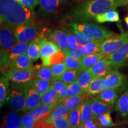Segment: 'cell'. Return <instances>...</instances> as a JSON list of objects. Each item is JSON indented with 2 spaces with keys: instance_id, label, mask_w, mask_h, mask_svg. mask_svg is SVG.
<instances>
[{
  "instance_id": "6da1fadb",
  "label": "cell",
  "mask_w": 128,
  "mask_h": 128,
  "mask_svg": "<svg viewBox=\"0 0 128 128\" xmlns=\"http://www.w3.org/2000/svg\"><path fill=\"white\" fill-rule=\"evenodd\" d=\"M34 20L33 10L26 8L16 0H0L1 26L15 28L32 23Z\"/></svg>"
},
{
  "instance_id": "7a4b0ae2",
  "label": "cell",
  "mask_w": 128,
  "mask_h": 128,
  "mask_svg": "<svg viewBox=\"0 0 128 128\" xmlns=\"http://www.w3.org/2000/svg\"><path fill=\"white\" fill-rule=\"evenodd\" d=\"M124 6L119 0H89L75 12L73 20L83 22L94 19L99 14Z\"/></svg>"
},
{
  "instance_id": "3957f363",
  "label": "cell",
  "mask_w": 128,
  "mask_h": 128,
  "mask_svg": "<svg viewBox=\"0 0 128 128\" xmlns=\"http://www.w3.org/2000/svg\"><path fill=\"white\" fill-rule=\"evenodd\" d=\"M70 26L88 35L94 40L103 41L113 35L110 30L94 24L71 23Z\"/></svg>"
},
{
  "instance_id": "277c9868",
  "label": "cell",
  "mask_w": 128,
  "mask_h": 128,
  "mask_svg": "<svg viewBox=\"0 0 128 128\" xmlns=\"http://www.w3.org/2000/svg\"><path fill=\"white\" fill-rule=\"evenodd\" d=\"M39 68V66H33L25 70H7L3 72V75L14 84L26 86L36 78Z\"/></svg>"
},
{
  "instance_id": "5b68a950",
  "label": "cell",
  "mask_w": 128,
  "mask_h": 128,
  "mask_svg": "<svg viewBox=\"0 0 128 128\" xmlns=\"http://www.w3.org/2000/svg\"><path fill=\"white\" fill-rule=\"evenodd\" d=\"M25 87L26 86L14 84L10 90V103L14 112L26 111Z\"/></svg>"
},
{
  "instance_id": "8992f818",
  "label": "cell",
  "mask_w": 128,
  "mask_h": 128,
  "mask_svg": "<svg viewBox=\"0 0 128 128\" xmlns=\"http://www.w3.org/2000/svg\"><path fill=\"white\" fill-rule=\"evenodd\" d=\"M45 31H42L39 27L32 23L21 25L14 28V33L17 43L31 42Z\"/></svg>"
},
{
  "instance_id": "52a82bcc",
  "label": "cell",
  "mask_w": 128,
  "mask_h": 128,
  "mask_svg": "<svg viewBox=\"0 0 128 128\" xmlns=\"http://www.w3.org/2000/svg\"><path fill=\"white\" fill-rule=\"evenodd\" d=\"M127 43H128V33L112 36L102 41L100 52L103 53L105 57L107 58Z\"/></svg>"
},
{
  "instance_id": "ba28073f",
  "label": "cell",
  "mask_w": 128,
  "mask_h": 128,
  "mask_svg": "<svg viewBox=\"0 0 128 128\" xmlns=\"http://www.w3.org/2000/svg\"><path fill=\"white\" fill-rule=\"evenodd\" d=\"M38 42L40 46V59L43 65L50 66L49 60L50 56L56 52L61 50V49L55 42L48 40L47 37Z\"/></svg>"
},
{
  "instance_id": "9c48e42d",
  "label": "cell",
  "mask_w": 128,
  "mask_h": 128,
  "mask_svg": "<svg viewBox=\"0 0 128 128\" xmlns=\"http://www.w3.org/2000/svg\"><path fill=\"white\" fill-rule=\"evenodd\" d=\"M17 44V42L14 33V28L1 26L0 44L1 50L9 53Z\"/></svg>"
},
{
  "instance_id": "30bf717a",
  "label": "cell",
  "mask_w": 128,
  "mask_h": 128,
  "mask_svg": "<svg viewBox=\"0 0 128 128\" xmlns=\"http://www.w3.org/2000/svg\"><path fill=\"white\" fill-rule=\"evenodd\" d=\"M107 58L111 60L114 70H118L128 65V43Z\"/></svg>"
},
{
  "instance_id": "8fae6325",
  "label": "cell",
  "mask_w": 128,
  "mask_h": 128,
  "mask_svg": "<svg viewBox=\"0 0 128 128\" xmlns=\"http://www.w3.org/2000/svg\"><path fill=\"white\" fill-rule=\"evenodd\" d=\"M25 94L26 111L33 109L42 103V97L36 90L33 81L26 85Z\"/></svg>"
},
{
  "instance_id": "7c38bea8",
  "label": "cell",
  "mask_w": 128,
  "mask_h": 128,
  "mask_svg": "<svg viewBox=\"0 0 128 128\" xmlns=\"http://www.w3.org/2000/svg\"><path fill=\"white\" fill-rule=\"evenodd\" d=\"M48 39L55 42L65 54H68L69 46L67 41V35L64 29L50 30L48 33Z\"/></svg>"
},
{
  "instance_id": "4fadbf2b",
  "label": "cell",
  "mask_w": 128,
  "mask_h": 128,
  "mask_svg": "<svg viewBox=\"0 0 128 128\" xmlns=\"http://www.w3.org/2000/svg\"><path fill=\"white\" fill-rule=\"evenodd\" d=\"M113 65L111 60L108 58H104L103 59L96 64L88 70L95 78H103L108 72L113 70Z\"/></svg>"
},
{
  "instance_id": "5bb4252c",
  "label": "cell",
  "mask_w": 128,
  "mask_h": 128,
  "mask_svg": "<svg viewBox=\"0 0 128 128\" xmlns=\"http://www.w3.org/2000/svg\"><path fill=\"white\" fill-rule=\"evenodd\" d=\"M124 82V76L117 70H112L104 77L106 88L116 89L122 86Z\"/></svg>"
},
{
  "instance_id": "9a60e30c",
  "label": "cell",
  "mask_w": 128,
  "mask_h": 128,
  "mask_svg": "<svg viewBox=\"0 0 128 128\" xmlns=\"http://www.w3.org/2000/svg\"><path fill=\"white\" fill-rule=\"evenodd\" d=\"M56 106H48L40 104L33 109L29 110L28 113L36 121L47 119L50 116Z\"/></svg>"
},
{
  "instance_id": "2e32d148",
  "label": "cell",
  "mask_w": 128,
  "mask_h": 128,
  "mask_svg": "<svg viewBox=\"0 0 128 128\" xmlns=\"http://www.w3.org/2000/svg\"><path fill=\"white\" fill-rule=\"evenodd\" d=\"M60 0H39V12L41 15L47 17L56 12Z\"/></svg>"
},
{
  "instance_id": "e0dca14e",
  "label": "cell",
  "mask_w": 128,
  "mask_h": 128,
  "mask_svg": "<svg viewBox=\"0 0 128 128\" xmlns=\"http://www.w3.org/2000/svg\"><path fill=\"white\" fill-rule=\"evenodd\" d=\"M21 117L17 112H10L3 117L1 128H20L22 127Z\"/></svg>"
},
{
  "instance_id": "ac0fdd59",
  "label": "cell",
  "mask_w": 128,
  "mask_h": 128,
  "mask_svg": "<svg viewBox=\"0 0 128 128\" xmlns=\"http://www.w3.org/2000/svg\"><path fill=\"white\" fill-rule=\"evenodd\" d=\"M33 66V61L26 54L12 60L8 70H25Z\"/></svg>"
},
{
  "instance_id": "d6986e66",
  "label": "cell",
  "mask_w": 128,
  "mask_h": 128,
  "mask_svg": "<svg viewBox=\"0 0 128 128\" xmlns=\"http://www.w3.org/2000/svg\"><path fill=\"white\" fill-rule=\"evenodd\" d=\"M90 99L94 118H97L100 115L110 110L112 106L104 103L98 98L94 97H92Z\"/></svg>"
},
{
  "instance_id": "ffe728a7",
  "label": "cell",
  "mask_w": 128,
  "mask_h": 128,
  "mask_svg": "<svg viewBox=\"0 0 128 128\" xmlns=\"http://www.w3.org/2000/svg\"><path fill=\"white\" fill-rule=\"evenodd\" d=\"M87 97V93L82 95L72 96L65 98L62 103L66 106L69 112H70L82 104Z\"/></svg>"
},
{
  "instance_id": "44dd1931",
  "label": "cell",
  "mask_w": 128,
  "mask_h": 128,
  "mask_svg": "<svg viewBox=\"0 0 128 128\" xmlns=\"http://www.w3.org/2000/svg\"><path fill=\"white\" fill-rule=\"evenodd\" d=\"M104 58H106L104 55L101 52L90 54V55H85L84 57L81 59L82 70L84 71V70L89 69L94 66L99 60L103 59Z\"/></svg>"
},
{
  "instance_id": "7402d4cb",
  "label": "cell",
  "mask_w": 128,
  "mask_h": 128,
  "mask_svg": "<svg viewBox=\"0 0 128 128\" xmlns=\"http://www.w3.org/2000/svg\"><path fill=\"white\" fill-rule=\"evenodd\" d=\"M118 94L116 89L106 88L98 94L96 98L104 103L113 106L116 102Z\"/></svg>"
},
{
  "instance_id": "603a6c76",
  "label": "cell",
  "mask_w": 128,
  "mask_h": 128,
  "mask_svg": "<svg viewBox=\"0 0 128 128\" xmlns=\"http://www.w3.org/2000/svg\"><path fill=\"white\" fill-rule=\"evenodd\" d=\"M68 116L69 111L66 106L61 102L56 106L50 116L46 119L49 122L52 123L57 119H68Z\"/></svg>"
},
{
  "instance_id": "cb8c5ba5",
  "label": "cell",
  "mask_w": 128,
  "mask_h": 128,
  "mask_svg": "<svg viewBox=\"0 0 128 128\" xmlns=\"http://www.w3.org/2000/svg\"><path fill=\"white\" fill-rule=\"evenodd\" d=\"M105 89L104 77L94 78L90 84L86 93L89 96L97 95Z\"/></svg>"
},
{
  "instance_id": "d4e9b609",
  "label": "cell",
  "mask_w": 128,
  "mask_h": 128,
  "mask_svg": "<svg viewBox=\"0 0 128 128\" xmlns=\"http://www.w3.org/2000/svg\"><path fill=\"white\" fill-rule=\"evenodd\" d=\"M58 96L53 85L42 97V103L48 106H56L60 104Z\"/></svg>"
},
{
  "instance_id": "484cf974",
  "label": "cell",
  "mask_w": 128,
  "mask_h": 128,
  "mask_svg": "<svg viewBox=\"0 0 128 128\" xmlns=\"http://www.w3.org/2000/svg\"><path fill=\"white\" fill-rule=\"evenodd\" d=\"M94 118L92 113L91 99L87 97L81 106V127L85 122Z\"/></svg>"
},
{
  "instance_id": "4316f807",
  "label": "cell",
  "mask_w": 128,
  "mask_h": 128,
  "mask_svg": "<svg viewBox=\"0 0 128 128\" xmlns=\"http://www.w3.org/2000/svg\"><path fill=\"white\" fill-rule=\"evenodd\" d=\"M94 20L98 23H103L106 22L112 23L119 22L120 17L119 12L114 10H112L97 16L94 18Z\"/></svg>"
},
{
  "instance_id": "83f0119b",
  "label": "cell",
  "mask_w": 128,
  "mask_h": 128,
  "mask_svg": "<svg viewBox=\"0 0 128 128\" xmlns=\"http://www.w3.org/2000/svg\"><path fill=\"white\" fill-rule=\"evenodd\" d=\"M116 110L122 116H128V90L124 92L117 101Z\"/></svg>"
},
{
  "instance_id": "f1b7e54d",
  "label": "cell",
  "mask_w": 128,
  "mask_h": 128,
  "mask_svg": "<svg viewBox=\"0 0 128 128\" xmlns=\"http://www.w3.org/2000/svg\"><path fill=\"white\" fill-rule=\"evenodd\" d=\"M94 78L95 77L91 73V72L88 70H86L82 72L76 81L79 84L80 87L86 92L91 82Z\"/></svg>"
},
{
  "instance_id": "f546056e",
  "label": "cell",
  "mask_w": 128,
  "mask_h": 128,
  "mask_svg": "<svg viewBox=\"0 0 128 128\" xmlns=\"http://www.w3.org/2000/svg\"><path fill=\"white\" fill-rule=\"evenodd\" d=\"M81 106L69 112L68 120L71 128H81Z\"/></svg>"
},
{
  "instance_id": "4dcf8cb0",
  "label": "cell",
  "mask_w": 128,
  "mask_h": 128,
  "mask_svg": "<svg viewBox=\"0 0 128 128\" xmlns=\"http://www.w3.org/2000/svg\"><path fill=\"white\" fill-rule=\"evenodd\" d=\"M29 44L24 42L17 43L8 53L11 60H12L19 56L27 54Z\"/></svg>"
},
{
  "instance_id": "1f68e13d",
  "label": "cell",
  "mask_w": 128,
  "mask_h": 128,
  "mask_svg": "<svg viewBox=\"0 0 128 128\" xmlns=\"http://www.w3.org/2000/svg\"><path fill=\"white\" fill-rule=\"evenodd\" d=\"M27 55L33 62L36 61L40 58V46L38 42L34 40L30 42Z\"/></svg>"
},
{
  "instance_id": "d6a6232c",
  "label": "cell",
  "mask_w": 128,
  "mask_h": 128,
  "mask_svg": "<svg viewBox=\"0 0 128 128\" xmlns=\"http://www.w3.org/2000/svg\"><path fill=\"white\" fill-rule=\"evenodd\" d=\"M9 79L6 76H2L0 78V106L2 108L7 100L8 92Z\"/></svg>"
},
{
  "instance_id": "836d02e7",
  "label": "cell",
  "mask_w": 128,
  "mask_h": 128,
  "mask_svg": "<svg viewBox=\"0 0 128 128\" xmlns=\"http://www.w3.org/2000/svg\"><path fill=\"white\" fill-rule=\"evenodd\" d=\"M82 72V71L80 70H67L58 80H61L67 85L70 84L77 81L78 78H79Z\"/></svg>"
},
{
  "instance_id": "e575fe53",
  "label": "cell",
  "mask_w": 128,
  "mask_h": 128,
  "mask_svg": "<svg viewBox=\"0 0 128 128\" xmlns=\"http://www.w3.org/2000/svg\"><path fill=\"white\" fill-rule=\"evenodd\" d=\"M52 85L55 88L58 96L60 103L66 98V89L68 85L60 80H54L52 81Z\"/></svg>"
},
{
  "instance_id": "d590c367",
  "label": "cell",
  "mask_w": 128,
  "mask_h": 128,
  "mask_svg": "<svg viewBox=\"0 0 128 128\" xmlns=\"http://www.w3.org/2000/svg\"><path fill=\"white\" fill-rule=\"evenodd\" d=\"M97 119L101 128H109L116 125V124L113 122L112 119L110 110L98 116L97 118Z\"/></svg>"
},
{
  "instance_id": "8d00e7d4",
  "label": "cell",
  "mask_w": 128,
  "mask_h": 128,
  "mask_svg": "<svg viewBox=\"0 0 128 128\" xmlns=\"http://www.w3.org/2000/svg\"><path fill=\"white\" fill-rule=\"evenodd\" d=\"M33 82L36 90L38 91L41 97H42L46 93V92L52 85V81L38 79V78H35L33 81Z\"/></svg>"
},
{
  "instance_id": "74e56055",
  "label": "cell",
  "mask_w": 128,
  "mask_h": 128,
  "mask_svg": "<svg viewBox=\"0 0 128 128\" xmlns=\"http://www.w3.org/2000/svg\"><path fill=\"white\" fill-rule=\"evenodd\" d=\"M36 78L41 79L46 81H52L54 80V76L51 70L50 66H47L43 65L40 66L37 71L36 75Z\"/></svg>"
},
{
  "instance_id": "f35d334b",
  "label": "cell",
  "mask_w": 128,
  "mask_h": 128,
  "mask_svg": "<svg viewBox=\"0 0 128 128\" xmlns=\"http://www.w3.org/2000/svg\"><path fill=\"white\" fill-rule=\"evenodd\" d=\"M101 42L102 41L93 40L86 45L82 46V50L84 56L100 52Z\"/></svg>"
},
{
  "instance_id": "ab89813d",
  "label": "cell",
  "mask_w": 128,
  "mask_h": 128,
  "mask_svg": "<svg viewBox=\"0 0 128 128\" xmlns=\"http://www.w3.org/2000/svg\"><path fill=\"white\" fill-rule=\"evenodd\" d=\"M68 70H80L84 71L82 68L81 60L71 56L66 55V58L65 62Z\"/></svg>"
},
{
  "instance_id": "60d3db41",
  "label": "cell",
  "mask_w": 128,
  "mask_h": 128,
  "mask_svg": "<svg viewBox=\"0 0 128 128\" xmlns=\"http://www.w3.org/2000/svg\"><path fill=\"white\" fill-rule=\"evenodd\" d=\"M86 94V92L80 87L77 81L74 82L71 84H68L66 89V97L72 96L82 95Z\"/></svg>"
},
{
  "instance_id": "b9f144b4",
  "label": "cell",
  "mask_w": 128,
  "mask_h": 128,
  "mask_svg": "<svg viewBox=\"0 0 128 128\" xmlns=\"http://www.w3.org/2000/svg\"><path fill=\"white\" fill-rule=\"evenodd\" d=\"M71 28L72 30L71 32H72V33L76 38L78 44H80L81 46H84L94 40L92 38H91L90 37L82 33V32L78 31V30L75 29L74 28Z\"/></svg>"
},
{
  "instance_id": "7bdbcfd3",
  "label": "cell",
  "mask_w": 128,
  "mask_h": 128,
  "mask_svg": "<svg viewBox=\"0 0 128 128\" xmlns=\"http://www.w3.org/2000/svg\"><path fill=\"white\" fill-rule=\"evenodd\" d=\"M12 60L10 58L9 54L1 49L0 52V66L1 72H4L8 70Z\"/></svg>"
},
{
  "instance_id": "ee69618b",
  "label": "cell",
  "mask_w": 128,
  "mask_h": 128,
  "mask_svg": "<svg viewBox=\"0 0 128 128\" xmlns=\"http://www.w3.org/2000/svg\"><path fill=\"white\" fill-rule=\"evenodd\" d=\"M66 58V55L62 50L56 52L50 58V60H49L50 66H54L58 64L65 63Z\"/></svg>"
},
{
  "instance_id": "f6af8a7d",
  "label": "cell",
  "mask_w": 128,
  "mask_h": 128,
  "mask_svg": "<svg viewBox=\"0 0 128 128\" xmlns=\"http://www.w3.org/2000/svg\"><path fill=\"white\" fill-rule=\"evenodd\" d=\"M54 80H58L66 72L68 69L65 63H60L50 66Z\"/></svg>"
},
{
  "instance_id": "bcb514c9",
  "label": "cell",
  "mask_w": 128,
  "mask_h": 128,
  "mask_svg": "<svg viewBox=\"0 0 128 128\" xmlns=\"http://www.w3.org/2000/svg\"><path fill=\"white\" fill-rule=\"evenodd\" d=\"M22 125L26 128H34V126L36 122L30 114L28 113H25L21 116Z\"/></svg>"
},
{
  "instance_id": "7dc6e473",
  "label": "cell",
  "mask_w": 128,
  "mask_h": 128,
  "mask_svg": "<svg viewBox=\"0 0 128 128\" xmlns=\"http://www.w3.org/2000/svg\"><path fill=\"white\" fill-rule=\"evenodd\" d=\"M66 55H69L76 58L81 60L82 58L84 56L82 50V46L77 44L76 47L72 48H69L68 53Z\"/></svg>"
},
{
  "instance_id": "c3c4849f",
  "label": "cell",
  "mask_w": 128,
  "mask_h": 128,
  "mask_svg": "<svg viewBox=\"0 0 128 128\" xmlns=\"http://www.w3.org/2000/svg\"><path fill=\"white\" fill-rule=\"evenodd\" d=\"M34 128H55L53 123L49 122L46 119H40L35 122Z\"/></svg>"
},
{
  "instance_id": "681fc988",
  "label": "cell",
  "mask_w": 128,
  "mask_h": 128,
  "mask_svg": "<svg viewBox=\"0 0 128 128\" xmlns=\"http://www.w3.org/2000/svg\"><path fill=\"white\" fill-rule=\"evenodd\" d=\"M19 2L24 7L33 10L39 4V0H22Z\"/></svg>"
},
{
  "instance_id": "f907efd6",
  "label": "cell",
  "mask_w": 128,
  "mask_h": 128,
  "mask_svg": "<svg viewBox=\"0 0 128 128\" xmlns=\"http://www.w3.org/2000/svg\"><path fill=\"white\" fill-rule=\"evenodd\" d=\"M64 30L66 32L67 35V41H68L69 48H72L76 47L78 44L77 40H76V37H75L73 33H71L68 30L64 29Z\"/></svg>"
},
{
  "instance_id": "816d5d0a",
  "label": "cell",
  "mask_w": 128,
  "mask_h": 128,
  "mask_svg": "<svg viewBox=\"0 0 128 128\" xmlns=\"http://www.w3.org/2000/svg\"><path fill=\"white\" fill-rule=\"evenodd\" d=\"M52 123L55 128H71L68 119H57Z\"/></svg>"
},
{
  "instance_id": "f5cc1de1",
  "label": "cell",
  "mask_w": 128,
  "mask_h": 128,
  "mask_svg": "<svg viewBox=\"0 0 128 128\" xmlns=\"http://www.w3.org/2000/svg\"><path fill=\"white\" fill-rule=\"evenodd\" d=\"M81 128H101L97 118H92L85 122Z\"/></svg>"
},
{
  "instance_id": "db71d44e",
  "label": "cell",
  "mask_w": 128,
  "mask_h": 128,
  "mask_svg": "<svg viewBox=\"0 0 128 128\" xmlns=\"http://www.w3.org/2000/svg\"><path fill=\"white\" fill-rule=\"evenodd\" d=\"M123 3L124 6H128V0H119Z\"/></svg>"
},
{
  "instance_id": "11a10c76",
  "label": "cell",
  "mask_w": 128,
  "mask_h": 128,
  "mask_svg": "<svg viewBox=\"0 0 128 128\" xmlns=\"http://www.w3.org/2000/svg\"><path fill=\"white\" fill-rule=\"evenodd\" d=\"M124 22H125V23L126 24H127L128 27V16L127 17H126L125 18H124Z\"/></svg>"
},
{
  "instance_id": "9f6ffc18",
  "label": "cell",
  "mask_w": 128,
  "mask_h": 128,
  "mask_svg": "<svg viewBox=\"0 0 128 128\" xmlns=\"http://www.w3.org/2000/svg\"><path fill=\"white\" fill-rule=\"evenodd\" d=\"M16 1H18V2H20V1H22V0H16Z\"/></svg>"
},
{
  "instance_id": "6f0895ef",
  "label": "cell",
  "mask_w": 128,
  "mask_h": 128,
  "mask_svg": "<svg viewBox=\"0 0 128 128\" xmlns=\"http://www.w3.org/2000/svg\"><path fill=\"white\" fill-rule=\"evenodd\" d=\"M20 128H24V127H23V126H22V127H20Z\"/></svg>"
},
{
  "instance_id": "680465c9",
  "label": "cell",
  "mask_w": 128,
  "mask_h": 128,
  "mask_svg": "<svg viewBox=\"0 0 128 128\" xmlns=\"http://www.w3.org/2000/svg\"></svg>"
}]
</instances>
